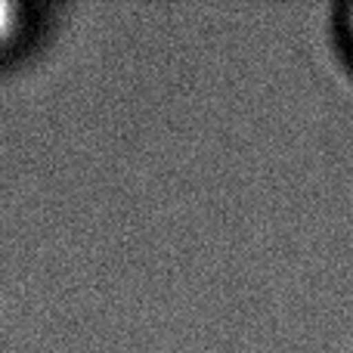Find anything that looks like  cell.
I'll list each match as a JSON object with an SVG mask.
<instances>
[{
  "mask_svg": "<svg viewBox=\"0 0 353 353\" xmlns=\"http://www.w3.org/2000/svg\"><path fill=\"white\" fill-rule=\"evenodd\" d=\"M25 16H28L25 6L0 3V50L10 47V43L19 37V31H22V25H25Z\"/></svg>",
  "mask_w": 353,
  "mask_h": 353,
  "instance_id": "1",
  "label": "cell"
},
{
  "mask_svg": "<svg viewBox=\"0 0 353 353\" xmlns=\"http://www.w3.org/2000/svg\"><path fill=\"white\" fill-rule=\"evenodd\" d=\"M338 43H341V50H344V59H347L353 68V3L338 10Z\"/></svg>",
  "mask_w": 353,
  "mask_h": 353,
  "instance_id": "2",
  "label": "cell"
}]
</instances>
